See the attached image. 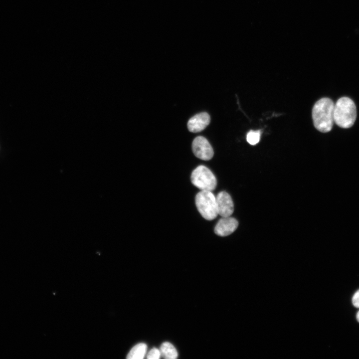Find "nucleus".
I'll use <instances>...</instances> for the list:
<instances>
[{"instance_id":"obj_12","label":"nucleus","mask_w":359,"mask_h":359,"mask_svg":"<svg viewBox=\"0 0 359 359\" xmlns=\"http://www.w3.org/2000/svg\"><path fill=\"white\" fill-rule=\"evenodd\" d=\"M161 357V354L160 350L156 348L152 349L147 355V358L148 359H158Z\"/></svg>"},{"instance_id":"obj_6","label":"nucleus","mask_w":359,"mask_h":359,"mask_svg":"<svg viewBox=\"0 0 359 359\" xmlns=\"http://www.w3.org/2000/svg\"><path fill=\"white\" fill-rule=\"evenodd\" d=\"M218 213L221 217L230 216L234 211V204L230 195L222 191L216 196Z\"/></svg>"},{"instance_id":"obj_2","label":"nucleus","mask_w":359,"mask_h":359,"mask_svg":"<svg viewBox=\"0 0 359 359\" xmlns=\"http://www.w3.org/2000/svg\"><path fill=\"white\" fill-rule=\"evenodd\" d=\"M356 117V107L351 99L343 97L338 100L334 110V120L338 126L343 128H350L354 125Z\"/></svg>"},{"instance_id":"obj_10","label":"nucleus","mask_w":359,"mask_h":359,"mask_svg":"<svg viewBox=\"0 0 359 359\" xmlns=\"http://www.w3.org/2000/svg\"><path fill=\"white\" fill-rule=\"evenodd\" d=\"M161 356L167 359H175L178 354L175 347L170 343L166 342L161 346L160 349Z\"/></svg>"},{"instance_id":"obj_1","label":"nucleus","mask_w":359,"mask_h":359,"mask_svg":"<svg viewBox=\"0 0 359 359\" xmlns=\"http://www.w3.org/2000/svg\"><path fill=\"white\" fill-rule=\"evenodd\" d=\"M335 104L328 98L319 100L312 109V118L314 125L316 129L327 133L332 128L334 120Z\"/></svg>"},{"instance_id":"obj_9","label":"nucleus","mask_w":359,"mask_h":359,"mask_svg":"<svg viewBox=\"0 0 359 359\" xmlns=\"http://www.w3.org/2000/svg\"><path fill=\"white\" fill-rule=\"evenodd\" d=\"M147 346L145 343H139L135 345L128 354V359H142L146 355Z\"/></svg>"},{"instance_id":"obj_13","label":"nucleus","mask_w":359,"mask_h":359,"mask_svg":"<svg viewBox=\"0 0 359 359\" xmlns=\"http://www.w3.org/2000/svg\"><path fill=\"white\" fill-rule=\"evenodd\" d=\"M352 303L355 307L359 308V290L354 295L352 298Z\"/></svg>"},{"instance_id":"obj_4","label":"nucleus","mask_w":359,"mask_h":359,"mask_svg":"<svg viewBox=\"0 0 359 359\" xmlns=\"http://www.w3.org/2000/svg\"><path fill=\"white\" fill-rule=\"evenodd\" d=\"M192 183L200 190H213L216 186V179L212 172L206 167L200 165L191 175Z\"/></svg>"},{"instance_id":"obj_7","label":"nucleus","mask_w":359,"mask_h":359,"mask_svg":"<svg viewBox=\"0 0 359 359\" xmlns=\"http://www.w3.org/2000/svg\"><path fill=\"white\" fill-rule=\"evenodd\" d=\"M238 225L237 220L231 216L222 217L214 227V233L220 236H226L232 233Z\"/></svg>"},{"instance_id":"obj_14","label":"nucleus","mask_w":359,"mask_h":359,"mask_svg":"<svg viewBox=\"0 0 359 359\" xmlns=\"http://www.w3.org/2000/svg\"><path fill=\"white\" fill-rule=\"evenodd\" d=\"M357 319L358 321L359 322V311L358 312L357 314Z\"/></svg>"},{"instance_id":"obj_11","label":"nucleus","mask_w":359,"mask_h":359,"mask_svg":"<svg viewBox=\"0 0 359 359\" xmlns=\"http://www.w3.org/2000/svg\"><path fill=\"white\" fill-rule=\"evenodd\" d=\"M260 136L261 132L260 130H251L247 134L246 140L249 144L255 145L259 142Z\"/></svg>"},{"instance_id":"obj_3","label":"nucleus","mask_w":359,"mask_h":359,"mask_svg":"<svg viewBox=\"0 0 359 359\" xmlns=\"http://www.w3.org/2000/svg\"><path fill=\"white\" fill-rule=\"evenodd\" d=\"M195 205L201 216L211 220L218 215L216 196L211 191L200 190L195 198Z\"/></svg>"},{"instance_id":"obj_5","label":"nucleus","mask_w":359,"mask_h":359,"mask_svg":"<svg viewBox=\"0 0 359 359\" xmlns=\"http://www.w3.org/2000/svg\"><path fill=\"white\" fill-rule=\"evenodd\" d=\"M192 150L197 158L204 161L212 159L213 150L207 140L202 136H198L193 141Z\"/></svg>"},{"instance_id":"obj_8","label":"nucleus","mask_w":359,"mask_h":359,"mask_svg":"<svg viewBox=\"0 0 359 359\" xmlns=\"http://www.w3.org/2000/svg\"><path fill=\"white\" fill-rule=\"evenodd\" d=\"M210 118L206 112H201L192 117L187 126L190 132L198 133L203 130L209 124Z\"/></svg>"}]
</instances>
